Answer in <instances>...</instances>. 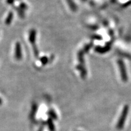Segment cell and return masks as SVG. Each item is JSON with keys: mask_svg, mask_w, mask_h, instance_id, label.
<instances>
[{"mask_svg": "<svg viewBox=\"0 0 131 131\" xmlns=\"http://www.w3.org/2000/svg\"><path fill=\"white\" fill-rule=\"evenodd\" d=\"M36 37H37V31L34 28H32L29 31L28 34V40L31 43L34 54L36 58L39 57V51L36 45Z\"/></svg>", "mask_w": 131, "mask_h": 131, "instance_id": "1", "label": "cell"}, {"mask_svg": "<svg viewBox=\"0 0 131 131\" xmlns=\"http://www.w3.org/2000/svg\"><path fill=\"white\" fill-rule=\"evenodd\" d=\"M128 112L129 106L127 105H126L124 107V108H123L121 114L119 118V120H118L117 124L116 125L117 129L120 130L122 129L123 127H124L126 120V117L128 115Z\"/></svg>", "mask_w": 131, "mask_h": 131, "instance_id": "2", "label": "cell"}, {"mask_svg": "<svg viewBox=\"0 0 131 131\" xmlns=\"http://www.w3.org/2000/svg\"><path fill=\"white\" fill-rule=\"evenodd\" d=\"M14 56L16 60H20L23 57L21 46V44H20V43L19 42H17L15 43Z\"/></svg>", "mask_w": 131, "mask_h": 131, "instance_id": "3", "label": "cell"}, {"mask_svg": "<svg viewBox=\"0 0 131 131\" xmlns=\"http://www.w3.org/2000/svg\"><path fill=\"white\" fill-rule=\"evenodd\" d=\"M37 111H38V105H37V104L36 103L33 104L32 105L31 112H30V116H29L30 120H31L32 121L35 120L36 114H37Z\"/></svg>", "mask_w": 131, "mask_h": 131, "instance_id": "4", "label": "cell"}, {"mask_svg": "<svg viewBox=\"0 0 131 131\" xmlns=\"http://www.w3.org/2000/svg\"><path fill=\"white\" fill-rule=\"evenodd\" d=\"M46 124L49 131H55V126L54 123V120L50 118H48L46 121Z\"/></svg>", "mask_w": 131, "mask_h": 131, "instance_id": "5", "label": "cell"}, {"mask_svg": "<svg viewBox=\"0 0 131 131\" xmlns=\"http://www.w3.org/2000/svg\"><path fill=\"white\" fill-rule=\"evenodd\" d=\"M48 115L49 118H51L53 120H57V118H58V116H57V114L52 109H50L49 110V111L48 112Z\"/></svg>", "mask_w": 131, "mask_h": 131, "instance_id": "6", "label": "cell"}, {"mask_svg": "<svg viewBox=\"0 0 131 131\" xmlns=\"http://www.w3.org/2000/svg\"><path fill=\"white\" fill-rule=\"evenodd\" d=\"M13 17L14 13L12 11H10L9 13H8V15L5 20V24L7 25H10L12 23V20L13 19Z\"/></svg>", "mask_w": 131, "mask_h": 131, "instance_id": "7", "label": "cell"}, {"mask_svg": "<svg viewBox=\"0 0 131 131\" xmlns=\"http://www.w3.org/2000/svg\"><path fill=\"white\" fill-rule=\"evenodd\" d=\"M39 60L41 63H42V64L43 66L47 64L49 62V61H50L49 60V59L46 56H42V57H40Z\"/></svg>", "mask_w": 131, "mask_h": 131, "instance_id": "8", "label": "cell"}, {"mask_svg": "<svg viewBox=\"0 0 131 131\" xmlns=\"http://www.w3.org/2000/svg\"><path fill=\"white\" fill-rule=\"evenodd\" d=\"M15 10L16 12H18V15L21 18H24L25 17V14H24V11L21 8L19 7H15Z\"/></svg>", "mask_w": 131, "mask_h": 131, "instance_id": "9", "label": "cell"}, {"mask_svg": "<svg viewBox=\"0 0 131 131\" xmlns=\"http://www.w3.org/2000/svg\"><path fill=\"white\" fill-rule=\"evenodd\" d=\"M19 8H21V9L23 10L24 11V10H26L27 9L28 7H27L26 4H25V3H24V2H22V3H21L20 4Z\"/></svg>", "mask_w": 131, "mask_h": 131, "instance_id": "10", "label": "cell"}, {"mask_svg": "<svg viewBox=\"0 0 131 131\" xmlns=\"http://www.w3.org/2000/svg\"><path fill=\"white\" fill-rule=\"evenodd\" d=\"M43 122H43L42 125H41V126L39 127L38 131H43L44 128V126L46 125H47L46 124V122H44V123H43Z\"/></svg>", "mask_w": 131, "mask_h": 131, "instance_id": "11", "label": "cell"}, {"mask_svg": "<svg viewBox=\"0 0 131 131\" xmlns=\"http://www.w3.org/2000/svg\"><path fill=\"white\" fill-rule=\"evenodd\" d=\"M6 1H7V3L8 4H9V5H14L15 0H7Z\"/></svg>", "mask_w": 131, "mask_h": 131, "instance_id": "12", "label": "cell"}, {"mask_svg": "<svg viewBox=\"0 0 131 131\" xmlns=\"http://www.w3.org/2000/svg\"><path fill=\"white\" fill-rule=\"evenodd\" d=\"M2 103H3V101H2V98L0 97V105H1L2 104Z\"/></svg>", "mask_w": 131, "mask_h": 131, "instance_id": "13", "label": "cell"}]
</instances>
